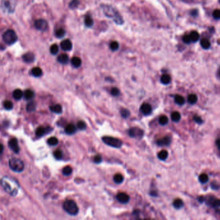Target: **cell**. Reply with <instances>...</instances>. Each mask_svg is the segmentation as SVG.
Masks as SVG:
<instances>
[{"label": "cell", "mask_w": 220, "mask_h": 220, "mask_svg": "<svg viewBox=\"0 0 220 220\" xmlns=\"http://www.w3.org/2000/svg\"><path fill=\"white\" fill-rule=\"evenodd\" d=\"M1 185L4 188L5 191L9 193L10 195L16 196L17 190H18L19 185H17L16 181L11 179V178L5 177L1 179Z\"/></svg>", "instance_id": "6da1fadb"}, {"label": "cell", "mask_w": 220, "mask_h": 220, "mask_svg": "<svg viewBox=\"0 0 220 220\" xmlns=\"http://www.w3.org/2000/svg\"><path fill=\"white\" fill-rule=\"evenodd\" d=\"M102 9H103L105 14L107 17L112 19L116 23L118 24V25H121L123 23V19H122L120 14H119L118 12L114 8L112 7L109 5H102Z\"/></svg>", "instance_id": "7a4b0ae2"}, {"label": "cell", "mask_w": 220, "mask_h": 220, "mask_svg": "<svg viewBox=\"0 0 220 220\" xmlns=\"http://www.w3.org/2000/svg\"><path fill=\"white\" fill-rule=\"evenodd\" d=\"M63 208L66 212L72 216L76 215L79 212V208L77 204L72 199H67L65 201L63 205Z\"/></svg>", "instance_id": "3957f363"}, {"label": "cell", "mask_w": 220, "mask_h": 220, "mask_svg": "<svg viewBox=\"0 0 220 220\" xmlns=\"http://www.w3.org/2000/svg\"><path fill=\"white\" fill-rule=\"evenodd\" d=\"M9 165L12 170L16 172H21L24 169L23 162L18 158H12L9 160Z\"/></svg>", "instance_id": "277c9868"}, {"label": "cell", "mask_w": 220, "mask_h": 220, "mask_svg": "<svg viewBox=\"0 0 220 220\" xmlns=\"http://www.w3.org/2000/svg\"><path fill=\"white\" fill-rule=\"evenodd\" d=\"M3 40L7 45H12L17 41V36L13 30H8L3 34Z\"/></svg>", "instance_id": "5b68a950"}, {"label": "cell", "mask_w": 220, "mask_h": 220, "mask_svg": "<svg viewBox=\"0 0 220 220\" xmlns=\"http://www.w3.org/2000/svg\"><path fill=\"white\" fill-rule=\"evenodd\" d=\"M102 140L107 145L111 146L114 148H120L122 146V141L118 138L111 136H104L102 138Z\"/></svg>", "instance_id": "8992f818"}, {"label": "cell", "mask_w": 220, "mask_h": 220, "mask_svg": "<svg viewBox=\"0 0 220 220\" xmlns=\"http://www.w3.org/2000/svg\"><path fill=\"white\" fill-rule=\"evenodd\" d=\"M34 27L36 29L41 31H45L48 28V23L46 20L40 19L35 21Z\"/></svg>", "instance_id": "52a82bcc"}, {"label": "cell", "mask_w": 220, "mask_h": 220, "mask_svg": "<svg viewBox=\"0 0 220 220\" xmlns=\"http://www.w3.org/2000/svg\"><path fill=\"white\" fill-rule=\"evenodd\" d=\"M143 134H144L143 131L138 127H133L130 128L128 131V135L132 138H143Z\"/></svg>", "instance_id": "ba28073f"}, {"label": "cell", "mask_w": 220, "mask_h": 220, "mask_svg": "<svg viewBox=\"0 0 220 220\" xmlns=\"http://www.w3.org/2000/svg\"><path fill=\"white\" fill-rule=\"evenodd\" d=\"M8 145L9 147L13 151L14 153H19L20 152V147H19L18 142H17V139L16 138H12L10 140H9V143H8Z\"/></svg>", "instance_id": "9c48e42d"}, {"label": "cell", "mask_w": 220, "mask_h": 220, "mask_svg": "<svg viewBox=\"0 0 220 220\" xmlns=\"http://www.w3.org/2000/svg\"><path fill=\"white\" fill-rule=\"evenodd\" d=\"M116 199L121 203L125 204L127 203L130 200V197L128 194L124 192H120L116 196Z\"/></svg>", "instance_id": "30bf717a"}, {"label": "cell", "mask_w": 220, "mask_h": 220, "mask_svg": "<svg viewBox=\"0 0 220 220\" xmlns=\"http://www.w3.org/2000/svg\"><path fill=\"white\" fill-rule=\"evenodd\" d=\"M140 111L143 114L145 115V116H148V115L151 114V112H152V107L148 103H143L141 106Z\"/></svg>", "instance_id": "8fae6325"}, {"label": "cell", "mask_w": 220, "mask_h": 220, "mask_svg": "<svg viewBox=\"0 0 220 220\" xmlns=\"http://www.w3.org/2000/svg\"><path fill=\"white\" fill-rule=\"evenodd\" d=\"M51 130L52 129L49 127H47V128H44L43 127H40L36 129V135L37 137H42L44 135L46 134L49 133L51 131Z\"/></svg>", "instance_id": "7c38bea8"}, {"label": "cell", "mask_w": 220, "mask_h": 220, "mask_svg": "<svg viewBox=\"0 0 220 220\" xmlns=\"http://www.w3.org/2000/svg\"><path fill=\"white\" fill-rule=\"evenodd\" d=\"M60 46L63 50L69 51L72 49V44L69 40H65L62 41V42L60 44Z\"/></svg>", "instance_id": "4fadbf2b"}, {"label": "cell", "mask_w": 220, "mask_h": 220, "mask_svg": "<svg viewBox=\"0 0 220 220\" xmlns=\"http://www.w3.org/2000/svg\"><path fill=\"white\" fill-rule=\"evenodd\" d=\"M23 60L25 63H30L33 62L35 60V56L32 52H28V53L25 54L23 56Z\"/></svg>", "instance_id": "5bb4252c"}, {"label": "cell", "mask_w": 220, "mask_h": 220, "mask_svg": "<svg viewBox=\"0 0 220 220\" xmlns=\"http://www.w3.org/2000/svg\"><path fill=\"white\" fill-rule=\"evenodd\" d=\"M171 142V139L170 137L165 136L164 138L159 139L157 141V144L159 146H167L169 145Z\"/></svg>", "instance_id": "9a60e30c"}, {"label": "cell", "mask_w": 220, "mask_h": 220, "mask_svg": "<svg viewBox=\"0 0 220 220\" xmlns=\"http://www.w3.org/2000/svg\"><path fill=\"white\" fill-rule=\"evenodd\" d=\"M76 127H75L74 125L72 124V123H70V124H68L66 127H65V133L67 134L71 135L74 134L75 132H76Z\"/></svg>", "instance_id": "2e32d148"}, {"label": "cell", "mask_w": 220, "mask_h": 220, "mask_svg": "<svg viewBox=\"0 0 220 220\" xmlns=\"http://www.w3.org/2000/svg\"><path fill=\"white\" fill-rule=\"evenodd\" d=\"M68 60H69L68 56L67 54H60V56H58V57H57V61H58L60 63L63 64V65L67 64Z\"/></svg>", "instance_id": "e0dca14e"}, {"label": "cell", "mask_w": 220, "mask_h": 220, "mask_svg": "<svg viewBox=\"0 0 220 220\" xmlns=\"http://www.w3.org/2000/svg\"><path fill=\"white\" fill-rule=\"evenodd\" d=\"M50 110L52 112L56 114H61L62 112V107L60 104H56L54 105L50 106Z\"/></svg>", "instance_id": "ac0fdd59"}, {"label": "cell", "mask_w": 220, "mask_h": 220, "mask_svg": "<svg viewBox=\"0 0 220 220\" xmlns=\"http://www.w3.org/2000/svg\"><path fill=\"white\" fill-rule=\"evenodd\" d=\"M13 98L16 100H20L22 98L23 96H24V94L23 93L22 90L20 89L14 90L12 93Z\"/></svg>", "instance_id": "d6986e66"}, {"label": "cell", "mask_w": 220, "mask_h": 220, "mask_svg": "<svg viewBox=\"0 0 220 220\" xmlns=\"http://www.w3.org/2000/svg\"><path fill=\"white\" fill-rule=\"evenodd\" d=\"M81 63H82L81 60L78 57H74L71 60V63H72V66L76 68L80 67L81 65Z\"/></svg>", "instance_id": "ffe728a7"}, {"label": "cell", "mask_w": 220, "mask_h": 220, "mask_svg": "<svg viewBox=\"0 0 220 220\" xmlns=\"http://www.w3.org/2000/svg\"><path fill=\"white\" fill-rule=\"evenodd\" d=\"M34 96H35V94L34 91L30 89L27 90L25 92V93H24V98H25V100H32L33 98H34Z\"/></svg>", "instance_id": "44dd1931"}, {"label": "cell", "mask_w": 220, "mask_h": 220, "mask_svg": "<svg viewBox=\"0 0 220 220\" xmlns=\"http://www.w3.org/2000/svg\"><path fill=\"white\" fill-rule=\"evenodd\" d=\"M31 74L34 77H40L42 75V70L40 67H34L32 69Z\"/></svg>", "instance_id": "7402d4cb"}, {"label": "cell", "mask_w": 220, "mask_h": 220, "mask_svg": "<svg viewBox=\"0 0 220 220\" xmlns=\"http://www.w3.org/2000/svg\"><path fill=\"white\" fill-rule=\"evenodd\" d=\"M171 81V77L168 74H163L161 77V81L164 85H168Z\"/></svg>", "instance_id": "603a6c76"}, {"label": "cell", "mask_w": 220, "mask_h": 220, "mask_svg": "<svg viewBox=\"0 0 220 220\" xmlns=\"http://www.w3.org/2000/svg\"><path fill=\"white\" fill-rule=\"evenodd\" d=\"M209 205H211L213 207H219L220 206V199H210L209 200Z\"/></svg>", "instance_id": "cb8c5ba5"}, {"label": "cell", "mask_w": 220, "mask_h": 220, "mask_svg": "<svg viewBox=\"0 0 220 220\" xmlns=\"http://www.w3.org/2000/svg\"><path fill=\"white\" fill-rule=\"evenodd\" d=\"M171 119L173 121L178 122L181 119V115L179 112L175 111L171 114Z\"/></svg>", "instance_id": "d4e9b609"}, {"label": "cell", "mask_w": 220, "mask_h": 220, "mask_svg": "<svg viewBox=\"0 0 220 220\" xmlns=\"http://www.w3.org/2000/svg\"><path fill=\"white\" fill-rule=\"evenodd\" d=\"M168 152L165 150H163V151H160L158 154V157L159 159L161 160H165L168 157Z\"/></svg>", "instance_id": "484cf974"}, {"label": "cell", "mask_w": 220, "mask_h": 220, "mask_svg": "<svg viewBox=\"0 0 220 220\" xmlns=\"http://www.w3.org/2000/svg\"><path fill=\"white\" fill-rule=\"evenodd\" d=\"M197 101H198V97H197V96L196 94H190L188 96V101H189V103H190V104H195Z\"/></svg>", "instance_id": "4316f807"}, {"label": "cell", "mask_w": 220, "mask_h": 220, "mask_svg": "<svg viewBox=\"0 0 220 220\" xmlns=\"http://www.w3.org/2000/svg\"><path fill=\"white\" fill-rule=\"evenodd\" d=\"M189 36H190L192 41H194V42H196V41H198L199 38V33L196 31L191 32Z\"/></svg>", "instance_id": "83f0119b"}, {"label": "cell", "mask_w": 220, "mask_h": 220, "mask_svg": "<svg viewBox=\"0 0 220 220\" xmlns=\"http://www.w3.org/2000/svg\"><path fill=\"white\" fill-rule=\"evenodd\" d=\"M173 205L176 209H181L183 206V202L181 199H176L173 202Z\"/></svg>", "instance_id": "f1b7e54d"}, {"label": "cell", "mask_w": 220, "mask_h": 220, "mask_svg": "<svg viewBox=\"0 0 220 220\" xmlns=\"http://www.w3.org/2000/svg\"><path fill=\"white\" fill-rule=\"evenodd\" d=\"M174 100H175L176 103L178 105H183L185 103V99L183 98V96H180V95H176L175 96Z\"/></svg>", "instance_id": "f546056e"}, {"label": "cell", "mask_w": 220, "mask_h": 220, "mask_svg": "<svg viewBox=\"0 0 220 220\" xmlns=\"http://www.w3.org/2000/svg\"><path fill=\"white\" fill-rule=\"evenodd\" d=\"M65 30L63 29H59L55 33V36L57 38H62L65 36Z\"/></svg>", "instance_id": "4dcf8cb0"}, {"label": "cell", "mask_w": 220, "mask_h": 220, "mask_svg": "<svg viewBox=\"0 0 220 220\" xmlns=\"http://www.w3.org/2000/svg\"><path fill=\"white\" fill-rule=\"evenodd\" d=\"M114 181L117 184H120L123 182V176L120 174H116L114 176Z\"/></svg>", "instance_id": "1f68e13d"}, {"label": "cell", "mask_w": 220, "mask_h": 220, "mask_svg": "<svg viewBox=\"0 0 220 220\" xmlns=\"http://www.w3.org/2000/svg\"><path fill=\"white\" fill-rule=\"evenodd\" d=\"M47 143L50 146H55L58 143V139L56 137H51L47 139Z\"/></svg>", "instance_id": "d6a6232c"}, {"label": "cell", "mask_w": 220, "mask_h": 220, "mask_svg": "<svg viewBox=\"0 0 220 220\" xmlns=\"http://www.w3.org/2000/svg\"><path fill=\"white\" fill-rule=\"evenodd\" d=\"M3 107L7 111H10L12 110L13 108V103L12 102L9 101V100H7L5 101L3 103Z\"/></svg>", "instance_id": "836d02e7"}, {"label": "cell", "mask_w": 220, "mask_h": 220, "mask_svg": "<svg viewBox=\"0 0 220 220\" xmlns=\"http://www.w3.org/2000/svg\"><path fill=\"white\" fill-rule=\"evenodd\" d=\"M200 43L202 47L205 49H208L210 46V41L208 40H206V39H203V40L201 41Z\"/></svg>", "instance_id": "e575fe53"}, {"label": "cell", "mask_w": 220, "mask_h": 220, "mask_svg": "<svg viewBox=\"0 0 220 220\" xmlns=\"http://www.w3.org/2000/svg\"><path fill=\"white\" fill-rule=\"evenodd\" d=\"M72 169L70 166H66L62 170V173L64 176H69L72 174Z\"/></svg>", "instance_id": "d590c367"}, {"label": "cell", "mask_w": 220, "mask_h": 220, "mask_svg": "<svg viewBox=\"0 0 220 220\" xmlns=\"http://www.w3.org/2000/svg\"><path fill=\"white\" fill-rule=\"evenodd\" d=\"M35 109H36V104L34 102L31 101L28 103L27 105V111L28 112H33L35 111Z\"/></svg>", "instance_id": "8d00e7d4"}, {"label": "cell", "mask_w": 220, "mask_h": 220, "mask_svg": "<svg viewBox=\"0 0 220 220\" xmlns=\"http://www.w3.org/2000/svg\"><path fill=\"white\" fill-rule=\"evenodd\" d=\"M50 53L53 55L57 54V52L59 51V47L58 45H56V44H53V45H51L50 48Z\"/></svg>", "instance_id": "74e56055"}, {"label": "cell", "mask_w": 220, "mask_h": 220, "mask_svg": "<svg viewBox=\"0 0 220 220\" xmlns=\"http://www.w3.org/2000/svg\"><path fill=\"white\" fill-rule=\"evenodd\" d=\"M168 121V118L166 116H165V115L160 116V118H159V124L161 125H165L167 124Z\"/></svg>", "instance_id": "f35d334b"}, {"label": "cell", "mask_w": 220, "mask_h": 220, "mask_svg": "<svg viewBox=\"0 0 220 220\" xmlns=\"http://www.w3.org/2000/svg\"><path fill=\"white\" fill-rule=\"evenodd\" d=\"M94 22L90 16H87L85 19V25L87 27H90L92 26Z\"/></svg>", "instance_id": "ab89813d"}, {"label": "cell", "mask_w": 220, "mask_h": 220, "mask_svg": "<svg viewBox=\"0 0 220 220\" xmlns=\"http://www.w3.org/2000/svg\"><path fill=\"white\" fill-rule=\"evenodd\" d=\"M119 43L117 41H112L110 44V49L112 51H116L118 50L119 49Z\"/></svg>", "instance_id": "60d3db41"}, {"label": "cell", "mask_w": 220, "mask_h": 220, "mask_svg": "<svg viewBox=\"0 0 220 220\" xmlns=\"http://www.w3.org/2000/svg\"><path fill=\"white\" fill-rule=\"evenodd\" d=\"M199 182L202 183H205L209 180V177L206 174H202L199 177Z\"/></svg>", "instance_id": "b9f144b4"}, {"label": "cell", "mask_w": 220, "mask_h": 220, "mask_svg": "<svg viewBox=\"0 0 220 220\" xmlns=\"http://www.w3.org/2000/svg\"><path fill=\"white\" fill-rule=\"evenodd\" d=\"M53 155L56 159H61L63 157V153L60 150H56L54 152Z\"/></svg>", "instance_id": "7bdbcfd3"}, {"label": "cell", "mask_w": 220, "mask_h": 220, "mask_svg": "<svg viewBox=\"0 0 220 220\" xmlns=\"http://www.w3.org/2000/svg\"><path fill=\"white\" fill-rule=\"evenodd\" d=\"M120 113L122 117L125 118H128L130 116L129 111L126 109V108H122L120 111Z\"/></svg>", "instance_id": "ee69618b"}, {"label": "cell", "mask_w": 220, "mask_h": 220, "mask_svg": "<svg viewBox=\"0 0 220 220\" xmlns=\"http://www.w3.org/2000/svg\"><path fill=\"white\" fill-rule=\"evenodd\" d=\"M79 1L78 0H72L69 4V7L72 9H74L78 7Z\"/></svg>", "instance_id": "f6af8a7d"}, {"label": "cell", "mask_w": 220, "mask_h": 220, "mask_svg": "<svg viewBox=\"0 0 220 220\" xmlns=\"http://www.w3.org/2000/svg\"><path fill=\"white\" fill-rule=\"evenodd\" d=\"M77 128L83 131V130L86 129V128H87V125H86V123L84 121H80L77 123Z\"/></svg>", "instance_id": "bcb514c9"}, {"label": "cell", "mask_w": 220, "mask_h": 220, "mask_svg": "<svg viewBox=\"0 0 220 220\" xmlns=\"http://www.w3.org/2000/svg\"><path fill=\"white\" fill-rule=\"evenodd\" d=\"M111 93L113 96H118V95H119V94H120V91H119V90L118 88L114 87V88H112V89H111Z\"/></svg>", "instance_id": "7dc6e473"}, {"label": "cell", "mask_w": 220, "mask_h": 220, "mask_svg": "<svg viewBox=\"0 0 220 220\" xmlns=\"http://www.w3.org/2000/svg\"><path fill=\"white\" fill-rule=\"evenodd\" d=\"M212 16L214 18L216 19V20H219L220 19V10L219 9H216L214 10L212 13Z\"/></svg>", "instance_id": "c3c4849f"}, {"label": "cell", "mask_w": 220, "mask_h": 220, "mask_svg": "<svg viewBox=\"0 0 220 220\" xmlns=\"http://www.w3.org/2000/svg\"><path fill=\"white\" fill-rule=\"evenodd\" d=\"M94 161L96 163H100L102 161V158L100 155L98 154V155L95 156L94 157Z\"/></svg>", "instance_id": "681fc988"}, {"label": "cell", "mask_w": 220, "mask_h": 220, "mask_svg": "<svg viewBox=\"0 0 220 220\" xmlns=\"http://www.w3.org/2000/svg\"><path fill=\"white\" fill-rule=\"evenodd\" d=\"M183 42L185 43L189 44L191 42L192 40L191 39H190V36H189V35H185L183 37Z\"/></svg>", "instance_id": "f907efd6"}, {"label": "cell", "mask_w": 220, "mask_h": 220, "mask_svg": "<svg viewBox=\"0 0 220 220\" xmlns=\"http://www.w3.org/2000/svg\"><path fill=\"white\" fill-rule=\"evenodd\" d=\"M193 119H194V120L195 121L196 123H199V124H201V123H203V120H202V119L199 116H194V118H193Z\"/></svg>", "instance_id": "816d5d0a"}, {"label": "cell", "mask_w": 220, "mask_h": 220, "mask_svg": "<svg viewBox=\"0 0 220 220\" xmlns=\"http://www.w3.org/2000/svg\"><path fill=\"white\" fill-rule=\"evenodd\" d=\"M212 189H214H214H215V190H217V189L219 188V185H218V184H216V183L215 185H214V183H212Z\"/></svg>", "instance_id": "f5cc1de1"}, {"label": "cell", "mask_w": 220, "mask_h": 220, "mask_svg": "<svg viewBox=\"0 0 220 220\" xmlns=\"http://www.w3.org/2000/svg\"><path fill=\"white\" fill-rule=\"evenodd\" d=\"M216 145H217V147H218V149L220 150V139H217V140L216 141Z\"/></svg>", "instance_id": "db71d44e"}, {"label": "cell", "mask_w": 220, "mask_h": 220, "mask_svg": "<svg viewBox=\"0 0 220 220\" xmlns=\"http://www.w3.org/2000/svg\"><path fill=\"white\" fill-rule=\"evenodd\" d=\"M1 145V153L2 154L3 152V145Z\"/></svg>", "instance_id": "11a10c76"}, {"label": "cell", "mask_w": 220, "mask_h": 220, "mask_svg": "<svg viewBox=\"0 0 220 220\" xmlns=\"http://www.w3.org/2000/svg\"><path fill=\"white\" fill-rule=\"evenodd\" d=\"M219 76H220V72H219Z\"/></svg>", "instance_id": "9f6ffc18"}, {"label": "cell", "mask_w": 220, "mask_h": 220, "mask_svg": "<svg viewBox=\"0 0 220 220\" xmlns=\"http://www.w3.org/2000/svg\"><path fill=\"white\" fill-rule=\"evenodd\" d=\"M219 3H220V0H219Z\"/></svg>", "instance_id": "6f0895ef"}]
</instances>
